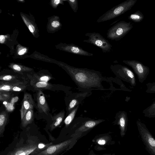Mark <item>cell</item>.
Returning <instances> with one entry per match:
<instances>
[{
  "instance_id": "cell-18",
  "label": "cell",
  "mask_w": 155,
  "mask_h": 155,
  "mask_svg": "<svg viewBox=\"0 0 155 155\" xmlns=\"http://www.w3.org/2000/svg\"><path fill=\"white\" fill-rule=\"evenodd\" d=\"M8 115L6 111H2L0 114V135L3 136L8 119Z\"/></svg>"
},
{
  "instance_id": "cell-29",
  "label": "cell",
  "mask_w": 155,
  "mask_h": 155,
  "mask_svg": "<svg viewBox=\"0 0 155 155\" xmlns=\"http://www.w3.org/2000/svg\"><path fill=\"white\" fill-rule=\"evenodd\" d=\"M108 138H109V137L107 136H103L97 138L96 141L98 145H104L107 143Z\"/></svg>"
},
{
  "instance_id": "cell-36",
  "label": "cell",
  "mask_w": 155,
  "mask_h": 155,
  "mask_svg": "<svg viewBox=\"0 0 155 155\" xmlns=\"http://www.w3.org/2000/svg\"><path fill=\"white\" fill-rule=\"evenodd\" d=\"M5 36L4 35H0V42L1 44L5 42Z\"/></svg>"
},
{
  "instance_id": "cell-21",
  "label": "cell",
  "mask_w": 155,
  "mask_h": 155,
  "mask_svg": "<svg viewBox=\"0 0 155 155\" xmlns=\"http://www.w3.org/2000/svg\"><path fill=\"white\" fill-rule=\"evenodd\" d=\"M79 107V105L76 106L69 113L64 120V122L66 127H68L73 122Z\"/></svg>"
},
{
  "instance_id": "cell-11",
  "label": "cell",
  "mask_w": 155,
  "mask_h": 155,
  "mask_svg": "<svg viewBox=\"0 0 155 155\" xmlns=\"http://www.w3.org/2000/svg\"><path fill=\"white\" fill-rule=\"evenodd\" d=\"M61 50L75 54L87 56H92L93 54L84 50L81 48L73 44H62L60 46Z\"/></svg>"
},
{
  "instance_id": "cell-34",
  "label": "cell",
  "mask_w": 155,
  "mask_h": 155,
  "mask_svg": "<svg viewBox=\"0 0 155 155\" xmlns=\"http://www.w3.org/2000/svg\"><path fill=\"white\" fill-rule=\"evenodd\" d=\"M63 0H55L52 1V4L54 6H56V5H57L59 4H63Z\"/></svg>"
},
{
  "instance_id": "cell-37",
  "label": "cell",
  "mask_w": 155,
  "mask_h": 155,
  "mask_svg": "<svg viewBox=\"0 0 155 155\" xmlns=\"http://www.w3.org/2000/svg\"><path fill=\"white\" fill-rule=\"evenodd\" d=\"M88 155H97L96 154H95L94 152L92 150L89 153Z\"/></svg>"
},
{
  "instance_id": "cell-1",
  "label": "cell",
  "mask_w": 155,
  "mask_h": 155,
  "mask_svg": "<svg viewBox=\"0 0 155 155\" xmlns=\"http://www.w3.org/2000/svg\"><path fill=\"white\" fill-rule=\"evenodd\" d=\"M60 64L79 88L103 89L101 82L104 78L100 72L87 68H76L64 63Z\"/></svg>"
},
{
  "instance_id": "cell-26",
  "label": "cell",
  "mask_w": 155,
  "mask_h": 155,
  "mask_svg": "<svg viewBox=\"0 0 155 155\" xmlns=\"http://www.w3.org/2000/svg\"><path fill=\"white\" fill-rule=\"evenodd\" d=\"M17 76L11 75H0V80L1 81L9 82L17 79Z\"/></svg>"
},
{
  "instance_id": "cell-31",
  "label": "cell",
  "mask_w": 155,
  "mask_h": 155,
  "mask_svg": "<svg viewBox=\"0 0 155 155\" xmlns=\"http://www.w3.org/2000/svg\"><path fill=\"white\" fill-rule=\"evenodd\" d=\"M11 97V95L7 92L0 91V100L5 101L9 100Z\"/></svg>"
},
{
  "instance_id": "cell-3",
  "label": "cell",
  "mask_w": 155,
  "mask_h": 155,
  "mask_svg": "<svg viewBox=\"0 0 155 155\" xmlns=\"http://www.w3.org/2000/svg\"><path fill=\"white\" fill-rule=\"evenodd\" d=\"M137 0H127L113 7L102 15L97 19L98 23L114 18L130 10Z\"/></svg>"
},
{
  "instance_id": "cell-7",
  "label": "cell",
  "mask_w": 155,
  "mask_h": 155,
  "mask_svg": "<svg viewBox=\"0 0 155 155\" xmlns=\"http://www.w3.org/2000/svg\"><path fill=\"white\" fill-rule=\"evenodd\" d=\"M88 37L83 42L89 43L101 48L104 53L110 52L112 47L108 41L98 33H87L85 35Z\"/></svg>"
},
{
  "instance_id": "cell-24",
  "label": "cell",
  "mask_w": 155,
  "mask_h": 155,
  "mask_svg": "<svg viewBox=\"0 0 155 155\" xmlns=\"http://www.w3.org/2000/svg\"><path fill=\"white\" fill-rule=\"evenodd\" d=\"M33 77L38 81L46 82H48V81L52 78L51 76L48 75H38L37 74H34Z\"/></svg>"
},
{
  "instance_id": "cell-17",
  "label": "cell",
  "mask_w": 155,
  "mask_h": 155,
  "mask_svg": "<svg viewBox=\"0 0 155 155\" xmlns=\"http://www.w3.org/2000/svg\"><path fill=\"white\" fill-rule=\"evenodd\" d=\"M64 111L62 110L58 114L51 117L53 121L50 125L51 131H52L59 126L64 119Z\"/></svg>"
},
{
  "instance_id": "cell-20",
  "label": "cell",
  "mask_w": 155,
  "mask_h": 155,
  "mask_svg": "<svg viewBox=\"0 0 155 155\" xmlns=\"http://www.w3.org/2000/svg\"><path fill=\"white\" fill-rule=\"evenodd\" d=\"M9 67L12 68L15 72H17L23 74V72L30 71L32 69L25 66L15 64H12Z\"/></svg>"
},
{
  "instance_id": "cell-5",
  "label": "cell",
  "mask_w": 155,
  "mask_h": 155,
  "mask_svg": "<svg viewBox=\"0 0 155 155\" xmlns=\"http://www.w3.org/2000/svg\"><path fill=\"white\" fill-rule=\"evenodd\" d=\"M136 124L139 134L146 149L151 155H155V138L144 124L137 120Z\"/></svg>"
},
{
  "instance_id": "cell-6",
  "label": "cell",
  "mask_w": 155,
  "mask_h": 155,
  "mask_svg": "<svg viewBox=\"0 0 155 155\" xmlns=\"http://www.w3.org/2000/svg\"><path fill=\"white\" fill-rule=\"evenodd\" d=\"M77 141V138L72 137L59 143L51 145L34 155H58L66 150L70 149Z\"/></svg>"
},
{
  "instance_id": "cell-13",
  "label": "cell",
  "mask_w": 155,
  "mask_h": 155,
  "mask_svg": "<svg viewBox=\"0 0 155 155\" xmlns=\"http://www.w3.org/2000/svg\"><path fill=\"white\" fill-rule=\"evenodd\" d=\"M31 105H33L37 109V106L33 99L32 95L29 93H25L24 95L21 107L20 110L21 119L24 117Z\"/></svg>"
},
{
  "instance_id": "cell-23",
  "label": "cell",
  "mask_w": 155,
  "mask_h": 155,
  "mask_svg": "<svg viewBox=\"0 0 155 155\" xmlns=\"http://www.w3.org/2000/svg\"><path fill=\"white\" fill-rule=\"evenodd\" d=\"M144 15L139 11H137L128 16L129 20L136 23L140 22L143 19Z\"/></svg>"
},
{
  "instance_id": "cell-15",
  "label": "cell",
  "mask_w": 155,
  "mask_h": 155,
  "mask_svg": "<svg viewBox=\"0 0 155 155\" xmlns=\"http://www.w3.org/2000/svg\"><path fill=\"white\" fill-rule=\"evenodd\" d=\"M30 79V84L34 89L38 91L42 89H50L53 87L51 84L38 81L30 75H29Z\"/></svg>"
},
{
  "instance_id": "cell-28",
  "label": "cell",
  "mask_w": 155,
  "mask_h": 155,
  "mask_svg": "<svg viewBox=\"0 0 155 155\" xmlns=\"http://www.w3.org/2000/svg\"><path fill=\"white\" fill-rule=\"evenodd\" d=\"M71 8L75 13L77 12L78 8V0H67Z\"/></svg>"
},
{
  "instance_id": "cell-14",
  "label": "cell",
  "mask_w": 155,
  "mask_h": 155,
  "mask_svg": "<svg viewBox=\"0 0 155 155\" xmlns=\"http://www.w3.org/2000/svg\"><path fill=\"white\" fill-rule=\"evenodd\" d=\"M37 91L36 95L37 109L40 113L47 114L49 108L45 95L41 90Z\"/></svg>"
},
{
  "instance_id": "cell-16",
  "label": "cell",
  "mask_w": 155,
  "mask_h": 155,
  "mask_svg": "<svg viewBox=\"0 0 155 155\" xmlns=\"http://www.w3.org/2000/svg\"><path fill=\"white\" fill-rule=\"evenodd\" d=\"M34 107L33 105H31L24 117L21 119V124L23 127H26L33 122L34 118Z\"/></svg>"
},
{
  "instance_id": "cell-27",
  "label": "cell",
  "mask_w": 155,
  "mask_h": 155,
  "mask_svg": "<svg viewBox=\"0 0 155 155\" xmlns=\"http://www.w3.org/2000/svg\"><path fill=\"white\" fill-rule=\"evenodd\" d=\"M145 85L147 87L146 92L151 94L155 93V82L148 83Z\"/></svg>"
},
{
  "instance_id": "cell-33",
  "label": "cell",
  "mask_w": 155,
  "mask_h": 155,
  "mask_svg": "<svg viewBox=\"0 0 155 155\" xmlns=\"http://www.w3.org/2000/svg\"><path fill=\"white\" fill-rule=\"evenodd\" d=\"M51 26L54 28H58L61 26V24L58 21H54L51 23Z\"/></svg>"
},
{
  "instance_id": "cell-10",
  "label": "cell",
  "mask_w": 155,
  "mask_h": 155,
  "mask_svg": "<svg viewBox=\"0 0 155 155\" xmlns=\"http://www.w3.org/2000/svg\"><path fill=\"white\" fill-rule=\"evenodd\" d=\"M123 62L132 68L137 75L140 82L142 83L146 79L150 71V69L148 67L135 60H124Z\"/></svg>"
},
{
  "instance_id": "cell-25",
  "label": "cell",
  "mask_w": 155,
  "mask_h": 155,
  "mask_svg": "<svg viewBox=\"0 0 155 155\" xmlns=\"http://www.w3.org/2000/svg\"><path fill=\"white\" fill-rule=\"evenodd\" d=\"M80 101L78 98H73L70 101L68 106V110L70 113L76 106L79 105Z\"/></svg>"
},
{
  "instance_id": "cell-8",
  "label": "cell",
  "mask_w": 155,
  "mask_h": 155,
  "mask_svg": "<svg viewBox=\"0 0 155 155\" xmlns=\"http://www.w3.org/2000/svg\"><path fill=\"white\" fill-rule=\"evenodd\" d=\"M110 68L117 77L129 83L131 86H136V82L134 74L128 68L117 64L111 65Z\"/></svg>"
},
{
  "instance_id": "cell-32",
  "label": "cell",
  "mask_w": 155,
  "mask_h": 155,
  "mask_svg": "<svg viewBox=\"0 0 155 155\" xmlns=\"http://www.w3.org/2000/svg\"><path fill=\"white\" fill-rule=\"evenodd\" d=\"M27 86L24 84H19L13 87L10 91H21L24 90L26 87Z\"/></svg>"
},
{
  "instance_id": "cell-9",
  "label": "cell",
  "mask_w": 155,
  "mask_h": 155,
  "mask_svg": "<svg viewBox=\"0 0 155 155\" xmlns=\"http://www.w3.org/2000/svg\"><path fill=\"white\" fill-rule=\"evenodd\" d=\"M38 143L36 141L28 140L27 143L15 148L7 155H29L30 154L34 155L40 151L38 148Z\"/></svg>"
},
{
  "instance_id": "cell-19",
  "label": "cell",
  "mask_w": 155,
  "mask_h": 155,
  "mask_svg": "<svg viewBox=\"0 0 155 155\" xmlns=\"http://www.w3.org/2000/svg\"><path fill=\"white\" fill-rule=\"evenodd\" d=\"M24 82L21 81H17L13 83L7 81L4 83L1 81L0 85V91H10L11 89L15 86L24 84Z\"/></svg>"
},
{
  "instance_id": "cell-22",
  "label": "cell",
  "mask_w": 155,
  "mask_h": 155,
  "mask_svg": "<svg viewBox=\"0 0 155 155\" xmlns=\"http://www.w3.org/2000/svg\"><path fill=\"white\" fill-rule=\"evenodd\" d=\"M144 116L148 118L155 117V101L143 111Z\"/></svg>"
},
{
  "instance_id": "cell-4",
  "label": "cell",
  "mask_w": 155,
  "mask_h": 155,
  "mask_svg": "<svg viewBox=\"0 0 155 155\" xmlns=\"http://www.w3.org/2000/svg\"><path fill=\"white\" fill-rule=\"evenodd\" d=\"M133 27L132 24L130 22L120 21L108 29L107 37L112 40L119 41L126 35Z\"/></svg>"
},
{
  "instance_id": "cell-2",
  "label": "cell",
  "mask_w": 155,
  "mask_h": 155,
  "mask_svg": "<svg viewBox=\"0 0 155 155\" xmlns=\"http://www.w3.org/2000/svg\"><path fill=\"white\" fill-rule=\"evenodd\" d=\"M104 121L103 119L95 120L87 117H78L74 121L72 128H74L75 130L71 136L77 139L79 138Z\"/></svg>"
},
{
  "instance_id": "cell-30",
  "label": "cell",
  "mask_w": 155,
  "mask_h": 155,
  "mask_svg": "<svg viewBox=\"0 0 155 155\" xmlns=\"http://www.w3.org/2000/svg\"><path fill=\"white\" fill-rule=\"evenodd\" d=\"M22 18L24 22H25L26 25L28 27L30 32L33 34H34L35 30L34 26L31 23H30L29 21L27 19L25 18L24 16H22Z\"/></svg>"
},
{
  "instance_id": "cell-35",
  "label": "cell",
  "mask_w": 155,
  "mask_h": 155,
  "mask_svg": "<svg viewBox=\"0 0 155 155\" xmlns=\"http://www.w3.org/2000/svg\"><path fill=\"white\" fill-rule=\"evenodd\" d=\"M26 51L27 49L26 48H23L18 51V54L19 55H22Z\"/></svg>"
},
{
  "instance_id": "cell-12",
  "label": "cell",
  "mask_w": 155,
  "mask_h": 155,
  "mask_svg": "<svg viewBox=\"0 0 155 155\" xmlns=\"http://www.w3.org/2000/svg\"><path fill=\"white\" fill-rule=\"evenodd\" d=\"M115 122L119 126L120 134L122 137L126 134L127 126L128 119L127 113L124 111L117 112L115 117Z\"/></svg>"
}]
</instances>
